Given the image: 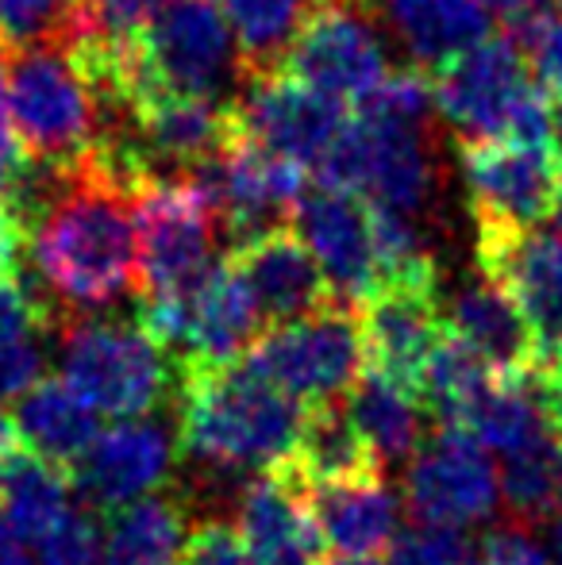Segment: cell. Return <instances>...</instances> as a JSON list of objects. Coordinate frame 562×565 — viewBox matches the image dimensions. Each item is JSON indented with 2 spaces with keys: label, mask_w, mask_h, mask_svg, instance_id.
Instances as JSON below:
<instances>
[{
  "label": "cell",
  "mask_w": 562,
  "mask_h": 565,
  "mask_svg": "<svg viewBox=\"0 0 562 565\" xmlns=\"http://www.w3.org/2000/svg\"><path fill=\"white\" fill-rule=\"evenodd\" d=\"M466 435L481 443L489 454H512L524 443H532L536 435H543L551 424L548 404L540 393V377H489L481 385V393L466 404V412L458 416V424Z\"/></svg>",
  "instance_id": "29"
},
{
  "label": "cell",
  "mask_w": 562,
  "mask_h": 565,
  "mask_svg": "<svg viewBox=\"0 0 562 565\" xmlns=\"http://www.w3.org/2000/svg\"><path fill=\"white\" fill-rule=\"evenodd\" d=\"M494 377L489 365L466 347L463 339H455L450 331H443V339L435 342L432 362L424 370L421 396L427 408L439 416V427H455L458 416L466 412V404L481 393V385Z\"/></svg>",
  "instance_id": "32"
},
{
  "label": "cell",
  "mask_w": 562,
  "mask_h": 565,
  "mask_svg": "<svg viewBox=\"0 0 562 565\" xmlns=\"http://www.w3.org/2000/svg\"><path fill=\"white\" fill-rule=\"evenodd\" d=\"M300 401L258 377L251 365L181 370L178 443L193 461L220 473H271L297 447Z\"/></svg>",
  "instance_id": "2"
},
{
  "label": "cell",
  "mask_w": 562,
  "mask_h": 565,
  "mask_svg": "<svg viewBox=\"0 0 562 565\" xmlns=\"http://www.w3.org/2000/svg\"><path fill=\"white\" fill-rule=\"evenodd\" d=\"M362 358L367 347H362L359 312L331 300L300 320L274 323L266 335L251 342L243 365H251L258 377L278 385L293 401L331 404L359 381Z\"/></svg>",
  "instance_id": "9"
},
{
  "label": "cell",
  "mask_w": 562,
  "mask_h": 565,
  "mask_svg": "<svg viewBox=\"0 0 562 565\" xmlns=\"http://www.w3.org/2000/svg\"><path fill=\"white\" fill-rule=\"evenodd\" d=\"M501 497V473L494 454L481 447L463 427H439L432 443L409 458L405 469V504L416 520L470 527L494 515Z\"/></svg>",
  "instance_id": "12"
},
{
  "label": "cell",
  "mask_w": 562,
  "mask_h": 565,
  "mask_svg": "<svg viewBox=\"0 0 562 565\" xmlns=\"http://www.w3.org/2000/svg\"><path fill=\"white\" fill-rule=\"evenodd\" d=\"M243 82H247V97L235 100L243 127L278 154L308 166V170H320L351 119L347 105L297 82L278 66L243 77Z\"/></svg>",
  "instance_id": "14"
},
{
  "label": "cell",
  "mask_w": 562,
  "mask_h": 565,
  "mask_svg": "<svg viewBox=\"0 0 562 565\" xmlns=\"http://www.w3.org/2000/svg\"><path fill=\"white\" fill-rule=\"evenodd\" d=\"M293 220H297V231L312 250V258L320 262L331 297L339 305L359 308L378 289L370 201L351 189L320 181L312 193L300 196Z\"/></svg>",
  "instance_id": "15"
},
{
  "label": "cell",
  "mask_w": 562,
  "mask_h": 565,
  "mask_svg": "<svg viewBox=\"0 0 562 565\" xmlns=\"http://www.w3.org/2000/svg\"><path fill=\"white\" fill-rule=\"evenodd\" d=\"M555 150H559V166H562V105H555Z\"/></svg>",
  "instance_id": "49"
},
{
  "label": "cell",
  "mask_w": 562,
  "mask_h": 565,
  "mask_svg": "<svg viewBox=\"0 0 562 565\" xmlns=\"http://www.w3.org/2000/svg\"><path fill=\"white\" fill-rule=\"evenodd\" d=\"M347 416L370 443L382 466L390 461H409L424 443V401L421 393L397 385L385 373L370 370L359 373L347 388Z\"/></svg>",
  "instance_id": "28"
},
{
  "label": "cell",
  "mask_w": 562,
  "mask_h": 565,
  "mask_svg": "<svg viewBox=\"0 0 562 565\" xmlns=\"http://www.w3.org/2000/svg\"><path fill=\"white\" fill-rule=\"evenodd\" d=\"M197 173L209 185L212 204L220 212V227L232 231L235 243L266 227H278L285 216L297 212L300 196L308 193V166L258 142L243 127V119H235V131L224 142V150Z\"/></svg>",
  "instance_id": "11"
},
{
  "label": "cell",
  "mask_w": 562,
  "mask_h": 565,
  "mask_svg": "<svg viewBox=\"0 0 562 565\" xmlns=\"http://www.w3.org/2000/svg\"><path fill=\"white\" fill-rule=\"evenodd\" d=\"M12 404V427L20 447L62 469H74V461L97 439V412L62 377H43Z\"/></svg>",
  "instance_id": "24"
},
{
  "label": "cell",
  "mask_w": 562,
  "mask_h": 565,
  "mask_svg": "<svg viewBox=\"0 0 562 565\" xmlns=\"http://www.w3.org/2000/svg\"><path fill=\"white\" fill-rule=\"evenodd\" d=\"M0 565H35V554H31V546L23 543V539L15 535V531L8 527L4 520H0Z\"/></svg>",
  "instance_id": "44"
},
{
  "label": "cell",
  "mask_w": 562,
  "mask_h": 565,
  "mask_svg": "<svg viewBox=\"0 0 562 565\" xmlns=\"http://www.w3.org/2000/svg\"><path fill=\"white\" fill-rule=\"evenodd\" d=\"M15 447H20V439H15V427H12V419H4L0 416V466H4V458L12 454Z\"/></svg>",
  "instance_id": "47"
},
{
  "label": "cell",
  "mask_w": 562,
  "mask_h": 565,
  "mask_svg": "<svg viewBox=\"0 0 562 565\" xmlns=\"http://www.w3.org/2000/svg\"><path fill=\"white\" fill-rule=\"evenodd\" d=\"M235 531L258 565H320L328 546L308 512L305 484L285 466L251 477Z\"/></svg>",
  "instance_id": "19"
},
{
  "label": "cell",
  "mask_w": 562,
  "mask_h": 565,
  "mask_svg": "<svg viewBox=\"0 0 562 565\" xmlns=\"http://www.w3.org/2000/svg\"><path fill=\"white\" fill-rule=\"evenodd\" d=\"M536 377H540V393H543V404H548L551 424H555V431L562 435V350L540 365Z\"/></svg>",
  "instance_id": "43"
},
{
  "label": "cell",
  "mask_w": 562,
  "mask_h": 565,
  "mask_svg": "<svg viewBox=\"0 0 562 565\" xmlns=\"http://www.w3.org/2000/svg\"><path fill=\"white\" fill-rule=\"evenodd\" d=\"M181 565H258V562L251 558L247 543H243L232 523L209 520L189 535L185 562Z\"/></svg>",
  "instance_id": "38"
},
{
  "label": "cell",
  "mask_w": 562,
  "mask_h": 565,
  "mask_svg": "<svg viewBox=\"0 0 562 565\" xmlns=\"http://www.w3.org/2000/svg\"><path fill=\"white\" fill-rule=\"evenodd\" d=\"M28 185H31V158L23 150V142L15 139L12 116H8L4 66H0V196L15 204Z\"/></svg>",
  "instance_id": "40"
},
{
  "label": "cell",
  "mask_w": 562,
  "mask_h": 565,
  "mask_svg": "<svg viewBox=\"0 0 562 565\" xmlns=\"http://www.w3.org/2000/svg\"><path fill=\"white\" fill-rule=\"evenodd\" d=\"M131 216L139 250V300L185 292L209 274L220 212L201 173L142 170L131 181Z\"/></svg>",
  "instance_id": "6"
},
{
  "label": "cell",
  "mask_w": 562,
  "mask_h": 565,
  "mask_svg": "<svg viewBox=\"0 0 562 565\" xmlns=\"http://www.w3.org/2000/svg\"><path fill=\"white\" fill-rule=\"evenodd\" d=\"M320 565H385V562L370 558V554H339V558H324Z\"/></svg>",
  "instance_id": "48"
},
{
  "label": "cell",
  "mask_w": 562,
  "mask_h": 565,
  "mask_svg": "<svg viewBox=\"0 0 562 565\" xmlns=\"http://www.w3.org/2000/svg\"><path fill=\"white\" fill-rule=\"evenodd\" d=\"M505 35L524 51L536 82L562 105V0H536L520 20L505 28Z\"/></svg>",
  "instance_id": "33"
},
{
  "label": "cell",
  "mask_w": 562,
  "mask_h": 565,
  "mask_svg": "<svg viewBox=\"0 0 562 565\" xmlns=\"http://www.w3.org/2000/svg\"><path fill=\"white\" fill-rule=\"evenodd\" d=\"M77 0H0V54L74 35Z\"/></svg>",
  "instance_id": "34"
},
{
  "label": "cell",
  "mask_w": 562,
  "mask_h": 565,
  "mask_svg": "<svg viewBox=\"0 0 562 565\" xmlns=\"http://www.w3.org/2000/svg\"><path fill=\"white\" fill-rule=\"evenodd\" d=\"M139 173L142 162L128 142L105 135L85 162L43 173V181L31 178L15 201L23 216V250L62 312H105L136 289L131 181Z\"/></svg>",
  "instance_id": "1"
},
{
  "label": "cell",
  "mask_w": 562,
  "mask_h": 565,
  "mask_svg": "<svg viewBox=\"0 0 562 565\" xmlns=\"http://www.w3.org/2000/svg\"><path fill=\"white\" fill-rule=\"evenodd\" d=\"M458 170L478 227H540L543 220H555L562 201L555 147L458 139Z\"/></svg>",
  "instance_id": "10"
},
{
  "label": "cell",
  "mask_w": 562,
  "mask_h": 565,
  "mask_svg": "<svg viewBox=\"0 0 562 565\" xmlns=\"http://www.w3.org/2000/svg\"><path fill=\"white\" fill-rule=\"evenodd\" d=\"M390 565H478V551L463 527L416 520L413 527L397 531Z\"/></svg>",
  "instance_id": "35"
},
{
  "label": "cell",
  "mask_w": 562,
  "mask_h": 565,
  "mask_svg": "<svg viewBox=\"0 0 562 565\" xmlns=\"http://www.w3.org/2000/svg\"><path fill=\"white\" fill-rule=\"evenodd\" d=\"M35 565H97L100 531L89 512H70L59 527H51L43 539L31 543Z\"/></svg>",
  "instance_id": "36"
},
{
  "label": "cell",
  "mask_w": 562,
  "mask_h": 565,
  "mask_svg": "<svg viewBox=\"0 0 562 565\" xmlns=\"http://www.w3.org/2000/svg\"><path fill=\"white\" fill-rule=\"evenodd\" d=\"M289 469L300 484H343V481H374L382 477V461L362 439L347 408L336 404H308L300 419L297 447H293Z\"/></svg>",
  "instance_id": "23"
},
{
  "label": "cell",
  "mask_w": 562,
  "mask_h": 565,
  "mask_svg": "<svg viewBox=\"0 0 562 565\" xmlns=\"http://www.w3.org/2000/svg\"><path fill=\"white\" fill-rule=\"evenodd\" d=\"M263 312L247 281L232 262H212L209 274L193 285L189 331L181 347V370H220L247 358L251 342L263 335Z\"/></svg>",
  "instance_id": "20"
},
{
  "label": "cell",
  "mask_w": 562,
  "mask_h": 565,
  "mask_svg": "<svg viewBox=\"0 0 562 565\" xmlns=\"http://www.w3.org/2000/svg\"><path fill=\"white\" fill-rule=\"evenodd\" d=\"M185 504L173 497H142L116 508L100 535L97 565H181L189 546Z\"/></svg>",
  "instance_id": "26"
},
{
  "label": "cell",
  "mask_w": 562,
  "mask_h": 565,
  "mask_svg": "<svg viewBox=\"0 0 562 565\" xmlns=\"http://www.w3.org/2000/svg\"><path fill=\"white\" fill-rule=\"evenodd\" d=\"M501 497L509 512L524 523H548L562 512V435L555 427L505 454Z\"/></svg>",
  "instance_id": "30"
},
{
  "label": "cell",
  "mask_w": 562,
  "mask_h": 565,
  "mask_svg": "<svg viewBox=\"0 0 562 565\" xmlns=\"http://www.w3.org/2000/svg\"><path fill=\"white\" fill-rule=\"evenodd\" d=\"M227 262L240 269V277L247 281L251 297H255L258 312H263V320L271 328L300 320V316L336 300L320 262L312 258L300 231L289 224L266 227L258 235L235 243Z\"/></svg>",
  "instance_id": "18"
},
{
  "label": "cell",
  "mask_w": 562,
  "mask_h": 565,
  "mask_svg": "<svg viewBox=\"0 0 562 565\" xmlns=\"http://www.w3.org/2000/svg\"><path fill=\"white\" fill-rule=\"evenodd\" d=\"M382 4L393 35L424 70H435L439 62L489 39V12L478 0H382Z\"/></svg>",
  "instance_id": "25"
},
{
  "label": "cell",
  "mask_w": 562,
  "mask_h": 565,
  "mask_svg": "<svg viewBox=\"0 0 562 565\" xmlns=\"http://www.w3.org/2000/svg\"><path fill=\"white\" fill-rule=\"evenodd\" d=\"M354 312H359V331L370 370L421 393L432 350L447 331V323L439 320V289L382 285Z\"/></svg>",
  "instance_id": "17"
},
{
  "label": "cell",
  "mask_w": 562,
  "mask_h": 565,
  "mask_svg": "<svg viewBox=\"0 0 562 565\" xmlns=\"http://www.w3.org/2000/svg\"><path fill=\"white\" fill-rule=\"evenodd\" d=\"M435 113L458 139H517L555 147V97L536 82L509 35H489L432 70Z\"/></svg>",
  "instance_id": "3"
},
{
  "label": "cell",
  "mask_w": 562,
  "mask_h": 565,
  "mask_svg": "<svg viewBox=\"0 0 562 565\" xmlns=\"http://www.w3.org/2000/svg\"><path fill=\"white\" fill-rule=\"evenodd\" d=\"M74 512V481L66 469L39 458L28 447H15L0 466V520L23 539L35 543Z\"/></svg>",
  "instance_id": "27"
},
{
  "label": "cell",
  "mask_w": 562,
  "mask_h": 565,
  "mask_svg": "<svg viewBox=\"0 0 562 565\" xmlns=\"http://www.w3.org/2000/svg\"><path fill=\"white\" fill-rule=\"evenodd\" d=\"M43 365H46L43 331L0 350V401H20L28 388H35L43 381Z\"/></svg>",
  "instance_id": "39"
},
{
  "label": "cell",
  "mask_w": 562,
  "mask_h": 565,
  "mask_svg": "<svg viewBox=\"0 0 562 565\" xmlns=\"http://www.w3.org/2000/svg\"><path fill=\"white\" fill-rule=\"evenodd\" d=\"M320 181L351 189L378 209L421 216L435 193L432 135L424 124L354 113L324 158Z\"/></svg>",
  "instance_id": "8"
},
{
  "label": "cell",
  "mask_w": 562,
  "mask_h": 565,
  "mask_svg": "<svg viewBox=\"0 0 562 565\" xmlns=\"http://www.w3.org/2000/svg\"><path fill=\"white\" fill-rule=\"evenodd\" d=\"M478 565H559L524 527H494L478 546Z\"/></svg>",
  "instance_id": "41"
},
{
  "label": "cell",
  "mask_w": 562,
  "mask_h": 565,
  "mask_svg": "<svg viewBox=\"0 0 562 565\" xmlns=\"http://www.w3.org/2000/svg\"><path fill=\"white\" fill-rule=\"evenodd\" d=\"M548 551H551V558L562 565V512L548 520Z\"/></svg>",
  "instance_id": "46"
},
{
  "label": "cell",
  "mask_w": 562,
  "mask_h": 565,
  "mask_svg": "<svg viewBox=\"0 0 562 565\" xmlns=\"http://www.w3.org/2000/svg\"><path fill=\"white\" fill-rule=\"evenodd\" d=\"M178 450V435L166 424L150 416L124 419L108 431H97L89 450L74 461V489L105 512L128 508L162 489Z\"/></svg>",
  "instance_id": "16"
},
{
  "label": "cell",
  "mask_w": 562,
  "mask_h": 565,
  "mask_svg": "<svg viewBox=\"0 0 562 565\" xmlns=\"http://www.w3.org/2000/svg\"><path fill=\"white\" fill-rule=\"evenodd\" d=\"M486 12H494V15H501L505 20V28H509L512 20H520V15L528 12V8L536 4V0H478Z\"/></svg>",
  "instance_id": "45"
},
{
  "label": "cell",
  "mask_w": 562,
  "mask_h": 565,
  "mask_svg": "<svg viewBox=\"0 0 562 565\" xmlns=\"http://www.w3.org/2000/svg\"><path fill=\"white\" fill-rule=\"evenodd\" d=\"M62 381L113 419L155 416L170 401L173 370L166 347L150 339L142 323L108 316H74L59 342Z\"/></svg>",
  "instance_id": "5"
},
{
  "label": "cell",
  "mask_w": 562,
  "mask_h": 565,
  "mask_svg": "<svg viewBox=\"0 0 562 565\" xmlns=\"http://www.w3.org/2000/svg\"><path fill=\"white\" fill-rule=\"evenodd\" d=\"M240 46L243 77L274 70L297 28L305 0H216Z\"/></svg>",
  "instance_id": "31"
},
{
  "label": "cell",
  "mask_w": 562,
  "mask_h": 565,
  "mask_svg": "<svg viewBox=\"0 0 562 565\" xmlns=\"http://www.w3.org/2000/svg\"><path fill=\"white\" fill-rule=\"evenodd\" d=\"M308 512L320 527L324 543L339 554H378L393 546L401 531V497L374 481H343V484H308Z\"/></svg>",
  "instance_id": "22"
},
{
  "label": "cell",
  "mask_w": 562,
  "mask_h": 565,
  "mask_svg": "<svg viewBox=\"0 0 562 565\" xmlns=\"http://www.w3.org/2000/svg\"><path fill=\"white\" fill-rule=\"evenodd\" d=\"M447 331L455 339H463L497 377H532L543 365L540 342H536L532 328H528L524 312L486 274L466 277L455 289L447 312Z\"/></svg>",
  "instance_id": "21"
},
{
  "label": "cell",
  "mask_w": 562,
  "mask_h": 565,
  "mask_svg": "<svg viewBox=\"0 0 562 565\" xmlns=\"http://www.w3.org/2000/svg\"><path fill=\"white\" fill-rule=\"evenodd\" d=\"M278 70L359 108L390 74L374 0H312L285 43Z\"/></svg>",
  "instance_id": "7"
},
{
  "label": "cell",
  "mask_w": 562,
  "mask_h": 565,
  "mask_svg": "<svg viewBox=\"0 0 562 565\" xmlns=\"http://www.w3.org/2000/svg\"><path fill=\"white\" fill-rule=\"evenodd\" d=\"M478 274L497 281L540 342V358L562 350V231L478 227Z\"/></svg>",
  "instance_id": "13"
},
{
  "label": "cell",
  "mask_w": 562,
  "mask_h": 565,
  "mask_svg": "<svg viewBox=\"0 0 562 565\" xmlns=\"http://www.w3.org/2000/svg\"><path fill=\"white\" fill-rule=\"evenodd\" d=\"M23 258V216L12 201L0 196V274H20Z\"/></svg>",
  "instance_id": "42"
},
{
  "label": "cell",
  "mask_w": 562,
  "mask_h": 565,
  "mask_svg": "<svg viewBox=\"0 0 562 565\" xmlns=\"http://www.w3.org/2000/svg\"><path fill=\"white\" fill-rule=\"evenodd\" d=\"M8 116L31 166L43 173L74 170L105 142L108 116L97 89L62 43L0 54Z\"/></svg>",
  "instance_id": "4"
},
{
  "label": "cell",
  "mask_w": 562,
  "mask_h": 565,
  "mask_svg": "<svg viewBox=\"0 0 562 565\" xmlns=\"http://www.w3.org/2000/svg\"><path fill=\"white\" fill-rule=\"evenodd\" d=\"M51 316L54 308L39 305L35 292L20 281V274H0V350L46 331Z\"/></svg>",
  "instance_id": "37"
},
{
  "label": "cell",
  "mask_w": 562,
  "mask_h": 565,
  "mask_svg": "<svg viewBox=\"0 0 562 565\" xmlns=\"http://www.w3.org/2000/svg\"><path fill=\"white\" fill-rule=\"evenodd\" d=\"M555 220H559V231H562V201H559V212H555Z\"/></svg>",
  "instance_id": "50"
}]
</instances>
